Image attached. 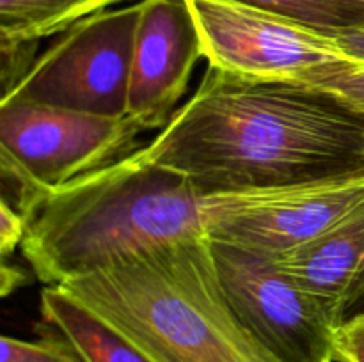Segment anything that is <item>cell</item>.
<instances>
[{
	"label": "cell",
	"instance_id": "cell-1",
	"mask_svg": "<svg viewBox=\"0 0 364 362\" xmlns=\"http://www.w3.org/2000/svg\"><path fill=\"white\" fill-rule=\"evenodd\" d=\"M137 151L203 194L295 187L364 172V114L322 87L208 66Z\"/></svg>",
	"mask_w": 364,
	"mask_h": 362
},
{
	"label": "cell",
	"instance_id": "cell-2",
	"mask_svg": "<svg viewBox=\"0 0 364 362\" xmlns=\"http://www.w3.org/2000/svg\"><path fill=\"white\" fill-rule=\"evenodd\" d=\"M233 208V192L203 194L134 151L39 195L23 216L21 254L46 286L160 245L206 236Z\"/></svg>",
	"mask_w": 364,
	"mask_h": 362
},
{
	"label": "cell",
	"instance_id": "cell-3",
	"mask_svg": "<svg viewBox=\"0 0 364 362\" xmlns=\"http://www.w3.org/2000/svg\"><path fill=\"white\" fill-rule=\"evenodd\" d=\"M57 287L155 362H281L231 307L208 236L128 256Z\"/></svg>",
	"mask_w": 364,
	"mask_h": 362
},
{
	"label": "cell",
	"instance_id": "cell-4",
	"mask_svg": "<svg viewBox=\"0 0 364 362\" xmlns=\"http://www.w3.org/2000/svg\"><path fill=\"white\" fill-rule=\"evenodd\" d=\"M144 128L130 116L105 117L21 99L0 103L2 174L53 190L141 148Z\"/></svg>",
	"mask_w": 364,
	"mask_h": 362
},
{
	"label": "cell",
	"instance_id": "cell-5",
	"mask_svg": "<svg viewBox=\"0 0 364 362\" xmlns=\"http://www.w3.org/2000/svg\"><path fill=\"white\" fill-rule=\"evenodd\" d=\"M141 4L96 13L75 23L2 96L75 112L123 117Z\"/></svg>",
	"mask_w": 364,
	"mask_h": 362
},
{
	"label": "cell",
	"instance_id": "cell-6",
	"mask_svg": "<svg viewBox=\"0 0 364 362\" xmlns=\"http://www.w3.org/2000/svg\"><path fill=\"white\" fill-rule=\"evenodd\" d=\"M208 66L256 78L315 84L352 62L333 35L231 0H188Z\"/></svg>",
	"mask_w": 364,
	"mask_h": 362
},
{
	"label": "cell",
	"instance_id": "cell-7",
	"mask_svg": "<svg viewBox=\"0 0 364 362\" xmlns=\"http://www.w3.org/2000/svg\"><path fill=\"white\" fill-rule=\"evenodd\" d=\"M210 245L231 307L277 361L334 362L336 325L315 298L263 252L219 240Z\"/></svg>",
	"mask_w": 364,
	"mask_h": 362
},
{
	"label": "cell",
	"instance_id": "cell-8",
	"mask_svg": "<svg viewBox=\"0 0 364 362\" xmlns=\"http://www.w3.org/2000/svg\"><path fill=\"white\" fill-rule=\"evenodd\" d=\"M364 202V172L281 188L247 190L245 206H235L208 229L210 240L276 254L336 226Z\"/></svg>",
	"mask_w": 364,
	"mask_h": 362
},
{
	"label": "cell",
	"instance_id": "cell-9",
	"mask_svg": "<svg viewBox=\"0 0 364 362\" xmlns=\"http://www.w3.org/2000/svg\"><path fill=\"white\" fill-rule=\"evenodd\" d=\"M127 116L146 131L166 128L187 91L203 43L188 0H142Z\"/></svg>",
	"mask_w": 364,
	"mask_h": 362
},
{
	"label": "cell",
	"instance_id": "cell-10",
	"mask_svg": "<svg viewBox=\"0 0 364 362\" xmlns=\"http://www.w3.org/2000/svg\"><path fill=\"white\" fill-rule=\"evenodd\" d=\"M267 256L340 327L341 300L364 259V202L318 236Z\"/></svg>",
	"mask_w": 364,
	"mask_h": 362
},
{
	"label": "cell",
	"instance_id": "cell-11",
	"mask_svg": "<svg viewBox=\"0 0 364 362\" xmlns=\"http://www.w3.org/2000/svg\"><path fill=\"white\" fill-rule=\"evenodd\" d=\"M41 314L80 362H155L60 287L41 291Z\"/></svg>",
	"mask_w": 364,
	"mask_h": 362
},
{
	"label": "cell",
	"instance_id": "cell-12",
	"mask_svg": "<svg viewBox=\"0 0 364 362\" xmlns=\"http://www.w3.org/2000/svg\"><path fill=\"white\" fill-rule=\"evenodd\" d=\"M123 0H0V41L34 43Z\"/></svg>",
	"mask_w": 364,
	"mask_h": 362
},
{
	"label": "cell",
	"instance_id": "cell-13",
	"mask_svg": "<svg viewBox=\"0 0 364 362\" xmlns=\"http://www.w3.org/2000/svg\"><path fill=\"white\" fill-rule=\"evenodd\" d=\"M231 2L277 14L327 34L348 27L364 16V4L358 0H231Z\"/></svg>",
	"mask_w": 364,
	"mask_h": 362
},
{
	"label": "cell",
	"instance_id": "cell-14",
	"mask_svg": "<svg viewBox=\"0 0 364 362\" xmlns=\"http://www.w3.org/2000/svg\"><path fill=\"white\" fill-rule=\"evenodd\" d=\"M0 362H80L64 339L21 341L4 336Z\"/></svg>",
	"mask_w": 364,
	"mask_h": 362
},
{
	"label": "cell",
	"instance_id": "cell-15",
	"mask_svg": "<svg viewBox=\"0 0 364 362\" xmlns=\"http://www.w3.org/2000/svg\"><path fill=\"white\" fill-rule=\"evenodd\" d=\"M322 87L364 114V64L347 62L315 80Z\"/></svg>",
	"mask_w": 364,
	"mask_h": 362
},
{
	"label": "cell",
	"instance_id": "cell-16",
	"mask_svg": "<svg viewBox=\"0 0 364 362\" xmlns=\"http://www.w3.org/2000/svg\"><path fill=\"white\" fill-rule=\"evenodd\" d=\"M38 41L34 43H9L0 41V82H2V96L13 91L38 57Z\"/></svg>",
	"mask_w": 364,
	"mask_h": 362
},
{
	"label": "cell",
	"instance_id": "cell-17",
	"mask_svg": "<svg viewBox=\"0 0 364 362\" xmlns=\"http://www.w3.org/2000/svg\"><path fill=\"white\" fill-rule=\"evenodd\" d=\"M334 362H364V312L336 327Z\"/></svg>",
	"mask_w": 364,
	"mask_h": 362
},
{
	"label": "cell",
	"instance_id": "cell-18",
	"mask_svg": "<svg viewBox=\"0 0 364 362\" xmlns=\"http://www.w3.org/2000/svg\"><path fill=\"white\" fill-rule=\"evenodd\" d=\"M27 231L23 215L13 208L6 199L0 202V252L2 256H9L16 245H21Z\"/></svg>",
	"mask_w": 364,
	"mask_h": 362
},
{
	"label": "cell",
	"instance_id": "cell-19",
	"mask_svg": "<svg viewBox=\"0 0 364 362\" xmlns=\"http://www.w3.org/2000/svg\"><path fill=\"white\" fill-rule=\"evenodd\" d=\"M331 35L347 59L364 64V16L348 27L338 28Z\"/></svg>",
	"mask_w": 364,
	"mask_h": 362
},
{
	"label": "cell",
	"instance_id": "cell-20",
	"mask_svg": "<svg viewBox=\"0 0 364 362\" xmlns=\"http://www.w3.org/2000/svg\"><path fill=\"white\" fill-rule=\"evenodd\" d=\"M363 312H364V259L361 266H359L358 273H355V277L352 279L343 300H341L340 322L341 323L347 322V319L363 314Z\"/></svg>",
	"mask_w": 364,
	"mask_h": 362
},
{
	"label": "cell",
	"instance_id": "cell-21",
	"mask_svg": "<svg viewBox=\"0 0 364 362\" xmlns=\"http://www.w3.org/2000/svg\"><path fill=\"white\" fill-rule=\"evenodd\" d=\"M0 280H2V295L7 297L13 290L20 287L21 284L27 283V277L25 273L21 272L20 268L16 266H9V265H2V273H0Z\"/></svg>",
	"mask_w": 364,
	"mask_h": 362
},
{
	"label": "cell",
	"instance_id": "cell-22",
	"mask_svg": "<svg viewBox=\"0 0 364 362\" xmlns=\"http://www.w3.org/2000/svg\"><path fill=\"white\" fill-rule=\"evenodd\" d=\"M358 2H363L364 4V0H358Z\"/></svg>",
	"mask_w": 364,
	"mask_h": 362
}]
</instances>
